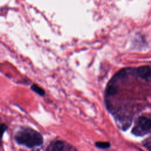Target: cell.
I'll list each match as a JSON object with an SVG mask.
<instances>
[{"label": "cell", "mask_w": 151, "mask_h": 151, "mask_svg": "<svg viewBox=\"0 0 151 151\" xmlns=\"http://www.w3.org/2000/svg\"><path fill=\"white\" fill-rule=\"evenodd\" d=\"M32 151H40V150H38V149H34V150H33Z\"/></svg>", "instance_id": "8"}, {"label": "cell", "mask_w": 151, "mask_h": 151, "mask_svg": "<svg viewBox=\"0 0 151 151\" xmlns=\"http://www.w3.org/2000/svg\"><path fill=\"white\" fill-rule=\"evenodd\" d=\"M15 140L20 145L28 147H34L42 143L41 134L35 130L27 127L19 130L14 137Z\"/></svg>", "instance_id": "1"}, {"label": "cell", "mask_w": 151, "mask_h": 151, "mask_svg": "<svg viewBox=\"0 0 151 151\" xmlns=\"http://www.w3.org/2000/svg\"><path fill=\"white\" fill-rule=\"evenodd\" d=\"M137 74L142 78L149 81L151 78V69L149 66L144 65L137 68Z\"/></svg>", "instance_id": "2"}, {"label": "cell", "mask_w": 151, "mask_h": 151, "mask_svg": "<svg viewBox=\"0 0 151 151\" xmlns=\"http://www.w3.org/2000/svg\"><path fill=\"white\" fill-rule=\"evenodd\" d=\"M64 146L65 145L63 141L56 140L49 145L46 151H63Z\"/></svg>", "instance_id": "3"}, {"label": "cell", "mask_w": 151, "mask_h": 151, "mask_svg": "<svg viewBox=\"0 0 151 151\" xmlns=\"http://www.w3.org/2000/svg\"><path fill=\"white\" fill-rule=\"evenodd\" d=\"M140 127L143 130H149L151 128V120L145 117H140L138 119Z\"/></svg>", "instance_id": "4"}, {"label": "cell", "mask_w": 151, "mask_h": 151, "mask_svg": "<svg viewBox=\"0 0 151 151\" xmlns=\"http://www.w3.org/2000/svg\"><path fill=\"white\" fill-rule=\"evenodd\" d=\"M6 129H7V126H6V124H2V126H1V130H2V136H3L4 132L6 131Z\"/></svg>", "instance_id": "7"}, {"label": "cell", "mask_w": 151, "mask_h": 151, "mask_svg": "<svg viewBox=\"0 0 151 151\" xmlns=\"http://www.w3.org/2000/svg\"><path fill=\"white\" fill-rule=\"evenodd\" d=\"M31 88L32 90H33L34 92H35L36 93L38 94L41 96H43L45 94L44 90L42 88H41L40 86L37 85V84H33L31 86Z\"/></svg>", "instance_id": "5"}, {"label": "cell", "mask_w": 151, "mask_h": 151, "mask_svg": "<svg viewBox=\"0 0 151 151\" xmlns=\"http://www.w3.org/2000/svg\"><path fill=\"white\" fill-rule=\"evenodd\" d=\"M96 146L100 149H107L110 147V144L107 142H97L95 143Z\"/></svg>", "instance_id": "6"}]
</instances>
